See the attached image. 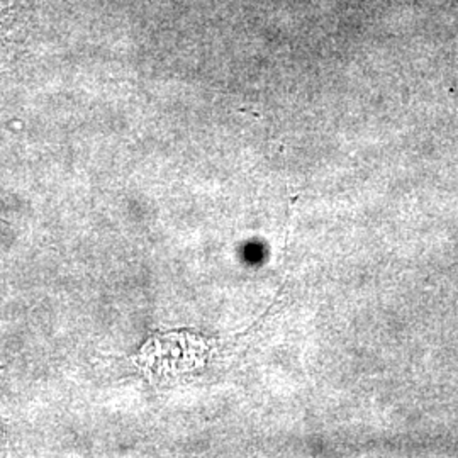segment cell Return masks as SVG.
Returning a JSON list of instances; mask_svg holds the SVG:
<instances>
[{"label":"cell","instance_id":"cell-1","mask_svg":"<svg viewBox=\"0 0 458 458\" xmlns=\"http://www.w3.org/2000/svg\"><path fill=\"white\" fill-rule=\"evenodd\" d=\"M7 14L9 11H0V38H2V31H4V26H5V21H7ZM2 43V41H0Z\"/></svg>","mask_w":458,"mask_h":458}]
</instances>
